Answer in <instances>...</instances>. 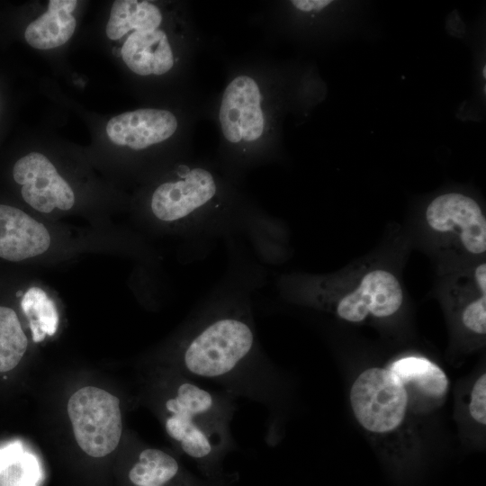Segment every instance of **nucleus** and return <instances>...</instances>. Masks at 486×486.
<instances>
[{
    "instance_id": "obj_1",
    "label": "nucleus",
    "mask_w": 486,
    "mask_h": 486,
    "mask_svg": "<svg viewBox=\"0 0 486 486\" xmlns=\"http://www.w3.org/2000/svg\"><path fill=\"white\" fill-rule=\"evenodd\" d=\"M283 292L294 302L352 324L382 320L401 309L404 293L398 277L382 267L351 276H285Z\"/></svg>"
},
{
    "instance_id": "obj_2",
    "label": "nucleus",
    "mask_w": 486,
    "mask_h": 486,
    "mask_svg": "<svg viewBox=\"0 0 486 486\" xmlns=\"http://www.w3.org/2000/svg\"><path fill=\"white\" fill-rule=\"evenodd\" d=\"M354 418L385 456L401 461L418 451L419 441L408 394L387 366L363 370L349 390Z\"/></svg>"
},
{
    "instance_id": "obj_3",
    "label": "nucleus",
    "mask_w": 486,
    "mask_h": 486,
    "mask_svg": "<svg viewBox=\"0 0 486 486\" xmlns=\"http://www.w3.org/2000/svg\"><path fill=\"white\" fill-rule=\"evenodd\" d=\"M218 191L211 171L201 166H183L176 179L155 189L150 209L158 220L187 228L191 238L206 236L220 225L226 214L218 203Z\"/></svg>"
},
{
    "instance_id": "obj_4",
    "label": "nucleus",
    "mask_w": 486,
    "mask_h": 486,
    "mask_svg": "<svg viewBox=\"0 0 486 486\" xmlns=\"http://www.w3.org/2000/svg\"><path fill=\"white\" fill-rule=\"evenodd\" d=\"M68 413L76 441L85 453L104 457L117 447L122 423L116 396L97 387H83L68 400Z\"/></svg>"
},
{
    "instance_id": "obj_5",
    "label": "nucleus",
    "mask_w": 486,
    "mask_h": 486,
    "mask_svg": "<svg viewBox=\"0 0 486 486\" xmlns=\"http://www.w3.org/2000/svg\"><path fill=\"white\" fill-rule=\"evenodd\" d=\"M425 220L435 234L448 238L472 256L486 252V218L472 197L461 193H446L427 206Z\"/></svg>"
},
{
    "instance_id": "obj_6",
    "label": "nucleus",
    "mask_w": 486,
    "mask_h": 486,
    "mask_svg": "<svg viewBox=\"0 0 486 486\" xmlns=\"http://www.w3.org/2000/svg\"><path fill=\"white\" fill-rule=\"evenodd\" d=\"M219 121L222 134L230 143H252L261 138L266 119L260 89L253 77L240 75L227 86Z\"/></svg>"
},
{
    "instance_id": "obj_7",
    "label": "nucleus",
    "mask_w": 486,
    "mask_h": 486,
    "mask_svg": "<svg viewBox=\"0 0 486 486\" xmlns=\"http://www.w3.org/2000/svg\"><path fill=\"white\" fill-rule=\"evenodd\" d=\"M13 176L22 185L23 200L38 212L49 213L55 208L68 211L75 203L68 183L40 153L32 152L21 158L14 166Z\"/></svg>"
},
{
    "instance_id": "obj_8",
    "label": "nucleus",
    "mask_w": 486,
    "mask_h": 486,
    "mask_svg": "<svg viewBox=\"0 0 486 486\" xmlns=\"http://www.w3.org/2000/svg\"><path fill=\"white\" fill-rule=\"evenodd\" d=\"M387 367L402 383L414 415L432 412L445 403L450 382L446 373L432 360L407 355L393 360Z\"/></svg>"
},
{
    "instance_id": "obj_9",
    "label": "nucleus",
    "mask_w": 486,
    "mask_h": 486,
    "mask_svg": "<svg viewBox=\"0 0 486 486\" xmlns=\"http://www.w3.org/2000/svg\"><path fill=\"white\" fill-rule=\"evenodd\" d=\"M176 117L161 109H139L109 120L106 133L118 146L144 149L169 139L177 130Z\"/></svg>"
},
{
    "instance_id": "obj_10",
    "label": "nucleus",
    "mask_w": 486,
    "mask_h": 486,
    "mask_svg": "<svg viewBox=\"0 0 486 486\" xmlns=\"http://www.w3.org/2000/svg\"><path fill=\"white\" fill-rule=\"evenodd\" d=\"M50 246L47 228L22 210L0 204V257L18 262L43 254Z\"/></svg>"
},
{
    "instance_id": "obj_11",
    "label": "nucleus",
    "mask_w": 486,
    "mask_h": 486,
    "mask_svg": "<svg viewBox=\"0 0 486 486\" xmlns=\"http://www.w3.org/2000/svg\"><path fill=\"white\" fill-rule=\"evenodd\" d=\"M127 67L140 76H160L174 66V55L166 32L155 31L133 32L121 49Z\"/></svg>"
},
{
    "instance_id": "obj_12",
    "label": "nucleus",
    "mask_w": 486,
    "mask_h": 486,
    "mask_svg": "<svg viewBox=\"0 0 486 486\" xmlns=\"http://www.w3.org/2000/svg\"><path fill=\"white\" fill-rule=\"evenodd\" d=\"M158 7L148 1L117 0L111 9L106 34L119 40L130 32L155 31L162 22Z\"/></svg>"
},
{
    "instance_id": "obj_13",
    "label": "nucleus",
    "mask_w": 486,
    "mask_h": 486,
    "mask_svg": "<svg viewBox=\"0 0 486 486\" xmlns=\"http://www.w3.org/2000/svg\"><path fill=\"white\" fill-rule=\"evenodd\" d=\"M76 29L74 16L66 11L48 8L26 28V41L38 50H50L65 44Z\"/></svg>"
},
{
    "instance_id": "obj_14",
    "label": "nucleus",
    "mask_w": 486,
    "mask_h": 486,
    "mask_svg": "<svg viewBox=\"0 0 486 486\" xmlns=\"http://www.w3.org/2000/svg\"><path fill=\"white\" fill-rule=\"evenodd\" d=\"M34 342H41L53 336L58 327L59 316L54 302L40 287H30L21 300Z\"/></svg>"
},
{
    "instance_id": "obj_15",
    "label": "nucleus",
    "mask_w": 486,
    "mask_h": 486,
    "mask_svg": "<svg viewBox=\"0 0 486 486\" xmlns=\"http://www.w3.org/2000/svg\"><path fill=\"white\" fill-rule=\"evenodd\" d=\"M176 460L166 452L148 448L140 452L138 462L129 472L137 486H163L178 472Z\"/></svg>"
},
{
    "instance_id": "obj_16",
    "label": "nucleus",
    "mask_w": 486,
    "mask_h": 486,
    "mask_svg": "<svg viewBox=\"0 0 486 486\" xmlns=\"http://www.w3.org/2000/svg\"><path fill=\"white\" fill-rule=\"evenodd\" d=\"M28 346L16 312L0 306V373L14 369L20 363Z\"/></svg>"
},
{
    "instance_id": "obj_17",
    "label": "nucleus",
    "mask_w": 486,
    "mask_h": 486,
    "mask_svg": "<svg viewBox=\"0 0 486 486\" xmlns=\"http://www.w3.org/2000/svg\"><path fill=\"white\" fill-rule=\"evenodd\" d=\"M462 328L468 333L484 337L486 334V293H478L466 301L458 311Z\"/></svg>"
},
{
    "instance_id": "obj_18",
    "label": "nucleus",
    "mask_w": 486,
    "mask_h": 486,
    "mask_svg": "<svg viewBox=\"0 0 486 486\" xmlns=\"http://www.w3.org/2000/svg\"><path fill=\"white\" fill-rule=\"evenodd\" d=\"M467 411L471 419L480 425H486V374H481L472 382L468 398Z\"/></svg>"
},
{
    "instance_id": "obj_19",
    "label": "nucleus",
    "mask_w": 486,
    "mask_h": 486,
    "mask_svg": "<svg viewBox=\"0 0 486 486\" xmlns=\"http://www.w3.org/2000/svg\"><path fill=\"white\" fill-rule=\"evenodd\" d=\"M292 4L298 10L305 13L319 12L328 6L330 0H294Z\"/></svg>"
},
{
    "instance_id": "obj_20",
    "label": "nucleus",
    "mask_w": 486,
    "mask_h": 486,
    "mask_svg": "<svg viewBox=\"0 0 486 486\" xmlns=\"http://www.w3.org/2000/svg\"><path fill=\"white\" fill-rule=\"evenodd\" d=\"M472 282L477 290L486 293V264L478 265L472 272Z\"/></svg>"
},
{
    "instance_id": "obj_21",
    "label": "nucleus",
    "mask_w": 486,
    "mask_h": 486,
    "mask_svg": "<svg viewBox=\"0 0 486 486\" xmlns=\"http://www.w3.org/2000/svg\"><path fill=\"white\" fill-rule=\"evenodd\" d=\"M77 2L76 0H50L49 1L48 8L66 11L71 14Z\"/></svg>"
},
{
    "instance_id": "obj_22",
    "label": "nucleus",
    "mask_w": 486,
    "mask_h": 486,
    "mask_svg": "<svg viewBox=\"0 0 486 486\" xmlns=\"http://www.w3.org/2000/svg\"><path fill=\"white\" fill-rule=\"evenodd\" d=\"M112 52L116 57H122L121 50L113 48Z\"/></svg>"
}]
</instances>
